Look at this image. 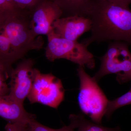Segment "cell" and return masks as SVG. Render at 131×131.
I'll list each match as a JSON object with an SVG mask.
<instances>
[{
    "label": "cell",
    "instance_id": "1",
    "mask_svg": "<svg viewBox=\"0 0 131 131\" xmlns=\"http://www.w3.org/2000/svg\"><path fill=\"white\" fill-rule=\"evenodd\" d=\"M88 17L92 21L91 35L83 42L121 41L131 45V10L103 0H93Z\"/></svg>",
    "mask_w": 131,
    "mask_h": 131
},
{
    "label": "cell",
    "instance_id": "12",
    "mask_svg": "<svg viewBox=\"0 0 131 131\" xmlns=\"http://www.w3.org/2000/svg\"><path fill=\"white\" fill-rule=\"evenodd\" d=\"M70 123L69 125L64 126L60 129H54L42 125L36 120H33L29 124L32 131H75L78 125L79 115L71 114L69 117Z\"/></svg>",
    "mask_w": 131,
    "mask_h": 131
},
{
    "label": "cell",
    "instance_id": "6",
    "mask_svg": "<svg viewBox=\"0 0 131 131\" xmlns=\"http://www.w3.org/2000/svg\"><path fill=\"white\" fill-rule=\"evenodd\" d=\"M64 98V89L61 80L51 73L43 74L35 69L34 80L27 97L31 104L39 103L57 108Z\"/></svg>",
    "mask_w": 131,
    "mask_h": 131
},
{
    "label": "cell",
    "instance_id": "9",
    "mask_svg": "<svg viewBox=\"0 0 131 131\" xmlns=\"http://www.w3.org/2000/svg\"><path fill=\"white\" fill-rule=\"evenodd\" d=\"M92 27L89 18L78 15L61 17L52 24L54 32L59 37L75 41L85 32L91 31Z\"/></svg>",
    "mask_w": 131,
    "mask_h": 131
},
{
    "label": "cell",
    "instance_id": "7",
    "mask_svg": "<svg viewBox=\"0 0 131 131\" xmlns=\"http://www.w3.org/2000/svg\"><path fill=\"white\" fill-rule=\"evenodd\" d=\"M34 61L32 59H24L13 68L10 73L8 96L24 104L32 87L35 76Z\"/></svg>",
    "mask_w": 131,
    "mask_h": 131
},
{
    "label": "cell",
    "instance_id": "10",
    "mask_svg": "<svg viewBox=\"0 0 131 131\" xmlns=\"http://www.w3.org/2000/svg\"><path fill=\"white\" fill-rule=\"evenodd\" d=\"M0 117L8 122L28 125L36 118L35 115L26 111L24 104L8 95L0 96Z\"/></svg>",
    "mask_w": 131,
    "mask_h": 131
},
{
    "label": "cell",
    "instance_id": "2",
    "mask_svg": "<svg viewBox=\"0 0 131 131\" xmlns=\"http://www.w3.org/2000/svg\"><path fill=\"white\" fill-rule=\"evenodd\" d=\"M30 14L26 13L7 18L0 22V28L5 40L18 60L32 50L42 49L43 41L35 37L30 28Z\"/></svg>",
    "mask_w": 131,
    "mask_h": 131
},
{
    "label": "cell",
    "instance_id": "15",
    "mask_svg": "<svg viewBox=\"0 0 131 131\" xmlns=\"http://www.w3.org/2000/svg\"><path fill=\"white\" fill-rule=\"evenodd\" d=\"M131 104V88L125 94L112 101L108 100L105 116L110 118L115 110L127 105Z\"/></svg>",
    "mask_w": 131,
    "mask_h": 131
},
{
    "label": "cell",
    "instance_id": "11",
    "mask_svg": "<svg viewBox=\"0 0 131 131\" xmlns=\"http://www.w3.org/2000/svg\"><path fill=\"white\" fill-rule=\"evenodd\" d=\"M61 8L63 15L88 17L93 0H52ZM62 15V16H63Z\"/></svg>",
    "mask_w": 131,
    "mask_h": 131
},
{
    "label": "cell",
    "instance_id": "17",
    "mask_svg": "<svg viewBox=\"0 0 131 131\" xmlns=\"http://www.w3.org/2000/svg\"><path fill=\"white\" fill-rule=\"evenodd\" d=\"M15 4L24 11L31 13L35 7L43 0H12Z\"/></svg>",
    "mask_w": 131,
    "mask_h": 131
},
{
    "label": "cell",
    "instance_id": "19",
    "mask_svg": "<svg viewBox=\"0 0 131 131\" xmlns=\"http://www.w3.org/2000/svg\"><path fill=\"white\" fill-rule=\"evenodd\" d=\"M106 1L120 5L124 7H129L131 4V0H103Z\"/></svg>",
    "mask_w": 131,
    "mask_h": 131
},
{
    "label": "cell",
    "instance_id": "16",
    "mask_svg": "<svg viewBox=\"0 0 131 131\" xmlns=\"http://www.w3.org/2000/svg\"><path fill=\"white\" fill-rule=\"evenodd\" d=\"M13 68L0 63V96L7 95L9 93V86L7 83V80L10 78Z\"/></svg>",
    "mask_w": 131,
    "mask_h": 131
},
{
    "label": "cell",
    "instance_id": "4",
    "mask_svg": "<svg viewBox=\"0 0 131 131\" xmlns=\"http://www.w3.org/2000/svg\"><path fill=\"white\" fill-rule=\"evenodd\" d=\"M84 68L79 66L77 69L80 83L78 104L82 112L93 122L101 124L108 100L97 82L87 74Z\"/></svg>",
    "mask_w": 131,
    "mask_h": 131
},
{
    "label": "cell",
    "instance_id": "20",
    "mask_svg": "<svg viewBox=\"0 0 131 131\" xmlns=\"http://www.w3.org/2000/svg\"><path fill=\"white\" fill-rule=\"evenodd\" d=\"M28 131H32L31 130L30 128H30H29V130H28Z\"/></svg>",
    "mask_w": 131,
    "mask_h": 131
},
{
    "label": "cell",
    "instance_id": "8",
    "mask_svg": "<svg viewBox=\"0 0 131 131\" xmlns=\"http://www.w3.org/2000/svg\"><path fill=\"white\" fill-rule=\"evenodd\" d=\"M61 8L52 0H43L33 9L31 14L30 26L35 37L47 35L53 29L54 21L62 17Z\"/></svg>",
    "mask_w": 131,
    "mask_h": 131
},
{
    "label": "cell",
    "instance_id": "14",
    "mask_svg": "<svg viewBox=\"0 0 131 131\" xmlns=\"http://www.w3.org/2000/svg\"><path fill=\"white\" fill-rule=\"evenodd\" d=\"M79 115L77 131H121L118 127L109 128L103 126L101 124H96L85 118L82 114Z\"/></svg>",
    "mask_w": 131,
    "mask_h": 131
},
{
    "label": "cell",
    "instance_id": "3",
    "mask_svg": "<svg viewBox=\"0 0 131 131\" xmlns=\"http://www.w3.org/2000/svg\"><path fill=\"white\" fill-rule=\"evenodd\" d=\"M48 44L46 56L49 61L64 59L79 66L93 69L95 67L94 55L89 51V45L59 37L52 30L47 35Z\"/></svg>",
    "mask_w": 131,
    "mask_h": 131
},
{
    "label": "cell",
    "instance_id": "13",
    "mask_svg": "<svg viewBox=\"0 0 131 131\" xmlns=\"http://www.w3.org/2000/svg\"><path fill=\"white\" fill-rule=\"evenodd\" d=\"M26 12L18 7L12 0H0V22Z\"/></svg>",
    "mask_w": 131,
    "mask_h": 131
},
{
    "label": "cell",
    "instance_id": "18",
    "mask_svg": "<svg viewBox=\"0 0 131 131\" xmlns=\"http://www.w3.org/2000/svg\"><path fill=\"white\" fill-rule=\"evenodd\" d=\"M29 128L28 124L8 122L5 129L6 131H28Z\"/></svg>",
    "mask_w": 131,
    "mask_h": 131
},
{
    "label": "cell",
    "instance_id": "5",
    "mask_svg": "<svg viewBox=\"0 0 131 131\" xmlns=\"http://www.w3.org/2000/svg\"><path fill=\"white\" fill-rule=\"evenodd\" d=\"M129 45L121 41L110 42L105 54L100 58V69L93 77L96 81L113 74L117 75V81L120 84L131 81V52Z\"/></svg>",
    "mask_w": 131,
    "mask_h": 131
}]
</instances>
